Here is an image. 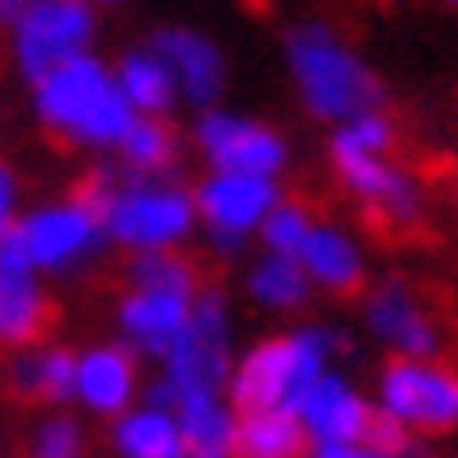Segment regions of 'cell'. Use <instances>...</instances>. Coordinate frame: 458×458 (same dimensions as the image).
Returning a JSON list of instances; mask_svg holds the SVG:
<instances>
[{
    "label": "cell",
    "mask_w": 458,
    "mask_h": 458,
    "mask_svg": "<svg viewBox=\"0 0 458 458\" xmlns=\"http://www.w3.org/2000/svg\"><path fill=\"white\" fill-rule=\"evenodd\" d=\"M47 327V290L38 272L0 239V346H33Z\"/></svg>",
    "instance_id": "17"
},
{
    "label": "cell",
    "mask_w": 458,
    "mask_h": 458,
    "mask_svg": "<svg viewBox=\"0 0 458 458\" xmlns=\"http://www.w3.org/2000/svg\"><path fill=\"white\" fill-rule=\"evenodd\" d=\"M309 458H379V454L365 449V445H314Z\"/></svg>",
    "instance_id": "30"
},
{
    "label": "cell",
    "mask_w": 458,
    "mask_h": 458,
    "mask_svg": "<svg viewBox=\"0 0 458 458\" xmlns=\"http://www.w3.org/2000/svg\"><path fill=\"white\" fill-rule=\"evenodd\" d=\"M248 295L253 304L272 309V314H290V309H304L314 285H309L304 267L295 258H276V253H262L248 272Z\"/></svg>",
    "instance_id": "25"
},
{
    "label": "cell",
    "mask_w": 458,
    "mask_h": 458,
    "mask_svg": "<svg viewBox=\"0 0 458 458\" xmlns=\"http://www.w3.org/2000/svg\"><path fill=\"white\" fill-rule=\"evenodd\" d=\"M285 66L300 89V103L318 122H342L384 108V85L365 66V56L342 43L327 24H300L285 38Z\"/></svg>",
    "instance_id": "4"
},
{
    "label": "cell",
    "mask_w": 458,
    "mask_h": 458,
    "mask_svg": "<svg viewBox=\"0 0 458 458\" xmlns=\"http://www.w3.org/2000/svg\"><path fill=\"white\" fill-rule=\"evenodd\" d=\"M365 323L393 356L403 360H435L440 356V323L426 314V304L403 281H384L365 300Z\"/></svg>",
    "instance_id": "13"
},
{
    "label": "cell",
    "mask_w": 458,
    "mask_h": 458,
    "mask_svg": "<svg viewBox=\"0 0 458 458\" xmlns=\"http://www.w3.org/2000/svg\"><path fill=\"white\" fill-rule=\"evenodd\" d=\"M234 458H309V435L295 411H239Z\"/></svg>",
    "instance_id": "22"
},
{
    "label": "cell",
    "mask_w": 458,
    "mask_h": 458,
    "mask_svg": "<svg viewBox=\"0 0 458 458\" xmlns=\"http://www.w3.org/2000/svg\"><path fill=\"white\" fill-rule=\"evenodd\" d=\"M117 155L131 178H174L182 145H178V131L169 127V117H136L131 131L122 136Z\"/></svg>",
    "instance_id": "23"
},
{
    "label": "cell",
    "mask_w": 458,
    "mask_h": 458,
    "mask_svg": "<svg viewBox=\"0 0 458 458\" xmlns=\"http://www.w3.org/2000/svg\"><path fill=\"white\" fill-rule=\"evenodd\" d=\"M33 458H85V426L75 416H47L43 426L33 430V445H29Z\"/></svg>",
    "instance_id": "27"
},
{
    "label": "cell",
    "mask_w": 458,
    "mask_h": 458,
    "mask_svg": "<svg viewBox=\"0 0 458 458\" xmlns=\"http://www.w3.org/2000/svg\"><path fill=\"white\" fill-rule=\"evenodd\" d=\"M75 197L98 216L108 243L131 253H178V243L197 229V201L174 178L94 174Z\"/></svg>",
    "instance_id": "1"
},
{
    "label": "cell",
    "mask_w": 458,
    "mask_h": 458,
    "mask_svg": "<svg viewBox=\"0 0 458 458\" xmlns=\"http://www.w3.org/2000/svg\"><path fill=\"white\" fill-rule=\"evenodd\" d=\"M192 201H197V220L211 229L216 248L220 253H234L272 216V206L281 201V182L276 178H248V174H206L197 182Z\"/></svg>",
    "instance_id": "11"
},
{
    "label": "cell",
    "mask_w": 458,
    "mask_h": 458,
    "mask_svg": "<svg viewBox=\"0 0 458 458\" xmlns=\"http://www.w3.org/2000/svg\"><path fill=\"white\" fill-rule=\"evenodd\" d=\"M14 388L38 403H52V407L75 403V351H66V346L24 351L14 360Z\"/></svg>",
    "instance_id": "24"
},
{
    "label": "cell",
    "mask_w": 458,
    "mask_h": 458,
    "mask_svg": "<svg viewBox=\"0 0 458 458\" xmlns=\"http://www.w3.org/2000/svg\"><path fill=\"white\" fill-rule=\"evenodd\" d=\"M229 314L220 290H197L192 318L174 351L159 360V384L150 393L155 407H174L182 398H216L229 388Z\"/></svg>",
    "instance_id": "6"
},
{
    "label": "cell",
    "mask_w": 458,
    "mask_h": 458,
    "mask_svg": "<svg viewBox=\"0 0 458 458\" xmlns=\"http://www.w3.org/2000/svg\"><path fill=\"white\" fill-rule=\"evenodd\" d=\"M131 290L117 300V327H122V346H131L136 356L164 360L182 337L187 318H192V300H197V276L187 258L178 253H131Z\"/></svg>",
    "instance_id": "5"
},
{
    "label": "cell",
    "mask_w": 458,
    "mask_h": 458,
    "mask_svg": "<svg viewBox=\"0 0 458 458\" xmlns=\"http://www.w3.org/2000/svg\"><path fill=\"white\" fill-rule=\"evenodd\" d=\"M197 150L206 155L211 174H248V178H281L290 164V145L276 127L258 117L229 113V108H206L197 113Z\"/></svg>",
    "instance_id": "10"
},
{
    "label": "cell",
    "mask_w": 458,
    "mask_h": 458,
    "mask_svg": "<svg viewBox=\"0 0 458 458\" xmlns=\"http://www.w3.org/2000/svg\"><path fill=\"white\" fill-rule=\"evenodd\" d=\"M342 337L323 323H309L281 337H267L229 369L225 398L234 411H295L300 398L332 369Z\"/></svg>",
    "instance_id": "3"
},
{
    "label": "cell",
    "mask_w": 458,
    "mask_h": 458,
    "mask_svg": "<svg viewBox=\"0 0 458 458\" xmlns=\"http://www.w3.org/2000/svg\"><path fill=\"white\" fill-rule=\"evenodd\" d=\"M403 458H430V454H426V449H421V440H416V445H411V449H407V454H403Z\"/></svg>",
    "instance_id": "32"
},
{
    "label": "cell",
    "mask_w": 458,
    "mask_h": 458,
    "mask_svg": "<svg viewBox=\"0 0 458 458\" xmlns=\"http://www.w3.org/2000/svg\"><path fill=\"white\" fill-rule=\"evenodd\" d=\"M14 225H19V178L10 174V164H0V239H10Z\"/></svg>",
    "instance_id": "29"
},
{
    "label": "cell",
    "mask_w": 458,
    "mask_h": 458,
    "mask_svg": "<svg viewBox=\"0 0 458 458\" xmlns=\"http://www.w3.org/2000/svg\"><path fill=\"white\" fill-rule=\"evenodd\" d=\"M113 80H117V89H122V98L131 103L136 117H169L178 103H182L169 66H164L150 47L122 52V61L113 66Z\"/></svg>",
    "instance_id": "20"
},
{
    "label": "cell",
    "mask_w": 458,
    "mask_h": 458,
    "mask_svg": "<svg viewBox=\"0 0 458 458\" xmlns=\"http://www.w3.org/2000/svg\"><path fill=\"white\" fill-rule=\"evenodd\" d=\"M169 411L178 416L187 458H234L239 411L229 407L225 393H216V398H182Z\"/></svg>",
    "instance_id": "21"
},
{
    "label": "cell",
    "mask_w": 458,
    "mask_h": 458,
    "mask_svg": "<svg viewBox=\"0 0 458 458\" xmlns=\"http://www.w3.org/2000/svg\"><path fill=\"white\" fill-rule=\"evenodd\" d=\"M89 5L98 10V5H122V0H89Z\"/></svg>",
    "instance_id": "33"
},
{
    "label": "cell",
    "mask_w": 458,
    "mask_h": 458,
    "mask_svg": "<svg viewBox=\"0 0 458 458\" xmlns=\"http://www.w3.org/2000/svg\"><path fill=\"white\" fill-rule=\"evenodd\" d=\"M145 47L169 66L182 103H192V108H201V113L220 103V94H225V56L206 33L169 24V29H159Z\"/></svg>",
    "instance_id": "14"
},
{
    "label": "cell",
    "mask_w": 458,
    "mask_h": 458,
    "mask_svg": "<svg viewBox=\"0 0 458 458\" xmlns=\"http://www.w3.org/2000/svg\"><path fill=\"white\" fill-rule=\"evenodd\" d=\"M113 454L117 458H187L178 416L169 407L136 403L131 411L113 416Z\"/></svg>",
    "instance_id": "19"
},
{
    "label": "cell",
    "mask_w": 458,
    "mask_h": 458,
    "mask_svg": "<svg viewBox=\"0 0 458 458\" xmlns=\"http://www.w3.org/2000/svg\"><path fill=\"white\" fill-rule=\"evenodd\" d=\"M327 155L337 178L346 182V192L365 211H374L388 225H411L421 216V187L403 164H393V155H351V150H327Z\"/></svg>",
    "instance_id": "12"
},
{
    "label": "cell",
    "mask_w": 458,
    "mask_h": 458,
    "mask_svg": "<svg viewBox=\"0 0 458 458\" xmlns=\"http://www.w3.org/2000/svg\"><path fill=\"white\" fill-rule=\"evenodd\" d=\"M10 243L38 276H61V272H75V267L94 262L98 248L108 243V234H103V225L89 206L71 197V201H52V206H38V211L19 216V225L10 229Z\"/></svg>",
    "instance_id": "8"
},
{
    "label": "cell",
    "mask_w": 458,
    "mask_h": 458,
    "mask_svg": "<svg viewBox=\"0 0 458 458\" xmlns=\"http://www.w3.org/2000/svg\"><path fill=\"white\" fill-rule=\"evenodd\" d=\"M98 10L89 0H24L10 19L14 38V66L24 71L29 85H38L47 71L66 66L75 56L94 52Z\"/></svg>",
    "instance_id": "7"
},
{
    "label": "cell",
    "mask_w": 458,
    "mask_h": 458,
    "mask_svg": "<svg viewBox=\"0 0 458 458\" xmlns=\"http://www.w3.org/2000/svg\"><path fill=\"white\" fill-rule=\"evenodd\" d=\"M445 5H458V0H445Z\"/></svg>",
    "instance_id": "34"
},
{
    "label": "cell",
    "mask_w": 458,
    "mask_h": 458,
    "mask_svg": "<svg viewBox=\"0 0 458 458\" xmlns=\"http://www.w3.org/2000/svg\"><path fill=\"white\" fill-rule=\"evenodd\" d=\"M19 5H24V0H0V29H5L10 19L19 14Z\"/></svg>",
    "instance_id": "31"
},
{
    "label": "cell",
    "mask_w": 458,
    "mask_h": 458,
    "mask_svg": "<svg viewBox=\"0 0 458 458\" xmlns=\"http://www.w3.org/2000/svg\"><path fill=\"white\" fill-rule=\"evenodd\" d=\"M33 113L38 122L71 140V145H85V150H117L122 136L131 131V103L122 98L113 66L89 56H75L66 66L47 71L43 80L33 85Z\"/></svg>",
    "instance_id": "2"
},
{
    "label": "cell",
    "mask_w": 458,
    "mask_h": 458,
    "mask_svg": "<svg viewBox=\"0 0 458 458\" xmlns=\"http://www.w3.org/2000/svg\"><path fill=\"white\" fill-rule=\"evenodd\" d=\"M75 403L94 416H122L140 403V365L136 351L122 342H103L75 351Z\"/></svg>",
    "instance_id": "16"
},
{
    "label": "cell",
    "mask_w": 458,
    "mask_h": 458,
    "mask_svg": "<svg viewBox=\"0 0 458 458\" xmlns=\"http://www.w3.org/2000/svg\"><path fill=\"white\" fill-rule=\"evenodd\" d=\"M295 262L304 267V276L314 290H332V295H346L365 281V253L360 243L346 234L342 225L314 220L309 225V239L300 243Z\"/></svg>",
    "instance_id": "18"
},
{
    "label": "cell",
    "mask_w": 458,
    "mask_h": 458,
    "mask_svg": "<svg viewBox=\"0 0 458 458\" xmlns=\"http://www.w3.org/2000/svg\"><path fill=\"white\" fill-rule=\"evenodd\" d=\"M309 225H314V216H309L300 201H285V197H281V201L272 206V216L262 220L258 239H262L267 253H276V258H295V253H300V243L309 239Z\"/></svg>",
    "instance_id": "26"
},
{
    "label": "cell",
    "mask_w": 458,
    "mask_h": 458,
    "mask_svg": "<svg viewBox=\"0 0 458 458\" xmlns=\"http://www.w3.org/2000/svg\"><path fill=\"white\" fill-rule=\"evenodd\" d=\"M369 416H374V403L337 369H327L295 407V421L309 435V449L314 445H360Z\"/></svg>",
    "instance_id": "15"
},
{
    "label": "cell",
    "mask_w": 458,
    "mask_h": 458,
    "mask_svg": "<svg viewBox=\"0 0 458 458\" xmlns=\"http://www.w3.org/2000/svg\"><path fill=\"white\" fill-rule=\"evenodd\" d=\"M374 407L411 435H445L458 426V369L440 360H403L393 356L379 369Z\"/></svg>",
    "instance_id": "9"
},
{
    "label": "cell",
    "mask_w": 458,
    "mask_h": 458,
    "mask_svg": "<svg viewBox=\"0 0 458 458\" xmlns=\"http://www.w3.org/2000/svg\"><path fill=\"white\" fill-rule=\"evenodd\" d=\"M360 445H365V449H374L379 458H403V454L416 445V435H411L403 421H393V416H384L379 407H374L369 426H365V435H360Z\"/></svg>",
    "instance_id": "28"
}]
</instances>
